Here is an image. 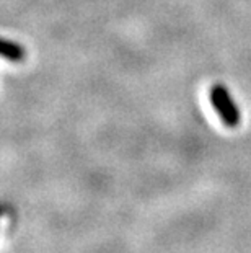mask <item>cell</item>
Wrapping results in <instances>:
<instances>
[{
  "instance_id": "obj_2",
  "label": "cell",
  "mask_w": 251,
  "mask_h": 253,
  "mask_svg": "<svg viewBox=\"0 0 251 253\" xmlns=\"http://www.w3.org/2000/svg\"><path fill=\"white\" fill-rule=\"evenodd\" d=\"M0 56L12 62H21L26 57V51L18 42L0 38Z\"/></svg>"
},
{
  "instance_id": "obj_3",
  "label": "cell",
  "mask_w": 251,
  "mask_h": 253,
  "mask_svg": "<svg viewBox=\"0 0 251 253\" xmlns=\"http://www.w3.org/2000/svg\"><path fill=\"white\" fill-rule=\"evenodd\" d=\"M0 216H2V211H0Z\"/></svg>"
},
{
  "instance_id": "obj_1",
  "label": "cell",
  "mask_w": 251,
  "mask_h": 253,
  "mask_svg": "<svg viewBox=\"0 0 251 253\" xmlns=\"http://www.w3.org/2000/svg\"><path fill=\"white\" fill-rule=\"evenodd\" d=\"M209 98L214 110L217 111L218 118L223 121V125L227 127H237L240 125L242 113H240L238 105L233 101L230 91L227 90L225 85L222 84L212 85L209 90Z\"/></svg>"
}]
</instances>
